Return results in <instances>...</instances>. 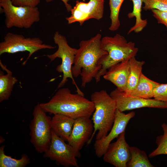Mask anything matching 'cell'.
<instances>
[{"label":"cell","mask_w":167,"mask_h":167,"mask_svg":"<svg viewBox=\"0 0 167 167\" xmlns=\"http://www.w3.org/2000/svg\"><path fill=\"white\" fill-rule=\"evenodd\" d=\"M101 35L97 33L79 44L72 68L74 77H81V86L85 87L91 82L101 69L107 52L101 45Z\"/></svg>","instance_id":"obj_1"},{"label":"cell","mask_w":167,"mask_h":167,"mask_svg":"<svg viewBox=\"0 0 167 167\" xmlns=\"http://www.w3.org/2000/svg\"><path fill=\"white\" fill-rule=\"evenodd\" d=\"M39 104L46 113L62 114L75 120L90 118L95 110L94 104L91 100L79 93H72L66 88H59L48 102Z\"/></svg>","instance_id":"obj_2"},{"label":"cell","mask_w":167,"mask_h":167,"mask_svg":"<svg viewBox=\"0 0 167 167\" xmlns=\"http://www.w3.org/2000/svg\"><path fill=\"white\" fill-rule=\"evenodd\" d=\"M91 100L95 107L92 118L94 130L87 145L90 143L97 131L96 140L107 135L113 125L117 109L114 100L105 90L94 92L91 95Z\"/></svg>","instance_id":"obj_3"},{"label":"cell","mask_w":167,"mask_h":167,"mask_svg":"<svg viewBox=\"0 0 167 167\" xmlns=\"http://www.w3.org/2000/svg\"><path fill=\"white\" fill-rule=\"evenodd\" d=\"M101 45L108 54L102 63L101 69L94 78L96 82L100 81L101 77L111 66L135 57L139 50L134 43L127 41L123 36L118 34L113 36H104L101 39Z\"/></svg>","instance_id":"obj_4"},{"label":"cell","mask_w":167,"mask_h":167,"mask_svg":"<svg viewBox=\"0 0 167 167\" xmlns=\"http://www.w3.org/2000/svg\"><path fill=\"white\" fill-rule=\"evenodd\" d=\"M53 39L55 44L58 46V49L54 53L47 55L46 56L50 62L54 61L57 58L61 59V63L57 66L56 70L58 72L63 73V78L57 89L63 87L68 81V79L70 78L72 80V84L76 87L77 93L84 96V94L75 82L72 72V66L78 49L70 46L66 38L58 31L54 34Z\"/></svg>","instance_id":"obj_5"},{"label":"cell","mask_w":167,"mask_h":167,"mask_svg":"<svg viewBox=\"0 0 167 167\" xmlns=\"http://www.w3.org/2000/svg\"><path fill=\"white\" fill-rule=\"evenodd\" d=\"M0 11L4 14L5 24L8 28L28 29L40 19L37 7L16 6L11 0H0Z\"/></svg>","instance_id":"obj_6"},{"label":"cell","mask_w":167,"mask_h":167,"mask_svg":"<svg viewBox=\"0 0 167 167\" xmlns=\"http://www.w3.org/2000/svg\"><path fill=\"white\" fill-rule=\"evenodd\" d=\"M38 104L33 112V118L30 125V141L38 152L44 153L48 148L51 141V118Z\"/></svg>","instance_id":"obj_7"},{"label":"cell","mask_w":167,"mask_h":167,"mask_svg":"<svg viewBox=\"0 0 167 167\" xmlns=\"http://www.w3.org/2000/svg\"><path fill=\"white\" fill-rule=\"evenodd\" d=\"M55 47L43 43L37 37H26L22 35L8 32L3 41L0 43V55L4 53L14 54L27 51L28 56L23 63L25 65L32 55L36 52L42 49H52Z\"/></svg>","instance_id":"obj_8"},{"label":"cell","mask_w":167,"mask_h":167,"mask_svg":"<svg viewBox=\"0 0 167 167\" xmlns=\"http://www.w3.org/2000/svg\"><path fill=\"white\" fill-rule=\"evenodd\" d=\"M65 141L52 131L50 144L47 150L44 153V156L65 167H77V157L73 149Z\"/></svg>","instance_id":"obj_9"},{"label":"cell","mask_w":167,"mask_h":167,"mask_svg":"<svg viewBox=\"0 0 167 167\" xmlns=\"http://www.w3.org/2000/svg\"><path fill=\"white\" fill-rule=\"evenodd\" d=\"M104 0H90L88 2L76 1L71 15L66 18L69 24L78 22L80 25L90 19L97 20L103 17Z\"/></svg>","instance_id":"obj_10"},{"label":"cell","mask_w":167,"mask_h":167,"mask_svg":"<svg viewBox=\"0 0 167 167\" xmlns=\"http://www.w3.org/2000/svg\"><path fill=\"white\" fill-rule=\"evenodd\" d=\"M135 115V113L134 111L125 114L117 109L114 122L109 132L105 137L96 140L95 142L94 148L97 157H102L111 142L115 138H117L122 133L125 131L129 121Z\"/></svg>","instance_id":"obj_11"},{"label":"cell","mask_w":167,"mask_h":167,"mask_svg":"<svg viewBox=\"0 0 167 167\" xmlns=\"http://www.w3.org/2000/svg\"><path fill=\"white\" fill-rule=\"evenodd\" d=\"M110 95L114 100L117 109L122 112L144 107L167 109V102L158 101L154 98L145 99L125 96L123 92L117 88L111 91Z\"/></svg>","instance_id":"obj_12"},{"label":"cell","mask_w":167,"mask_h":167,"mask_svg":"<svg viewBox=\"0 0 167 167\" xmlns=\"http://www.w3.org/2000/svg\"><path fill=\"white\" fill-rule=\"evenodd\" d=\"M125 131L122 133L115 142L110 143L103 155L104 161L116 167H127L130 160V146L125 137Z\"/></svg>","instance_id":"obj_13"},{"label":"cell","mask_w":167,"mask_h":167,"mask_svg":"<svg viewBox=\"0 0 167 167\" xmlns=\"http://www.w3.org/2000/svg\"><path fill=\"white\" fill-rule=\"evenodd\" d=\"M90 118L82 117L75 120L67 142L73 148L77 157L80 156V150L89 140L93 131V124Z\"/></svg>","instance_id":"obj_14"},{"label":"cell","mask_w":167,"mask_h":167,"mask_svg":"<svg viewBox=\"0 0 167 167\" xmlns=\"http://www.w3.org/2000/svg\"><path fill=\"white\" fill-rule=\"evenodd\" d=\"M129 72V60H125L111 66L103 76L105 79L114 84L119 90L124 92Z\"/></svg>","instance_id":"obj_15"},{"label":"cell","mask_w":167,"mask_h":167,"mask_svg":"<svg viewBox=\"0 0 167 167\" xmlns=\"http://www.w3.org/2000/svg\"><path fill=\"white\" fill-rule=\"evenodd\" d=\"M75 121V119L66 115L54 114L51 120L52 131L65 141L68 142Z\"/></svg>","instance_id":"obj_16"},{"label":"cell","mask_w":167,"mask_h":167,"mask_svg":"<svg viewBox=\"0 0 167 167\" xmlns=\"http://www.w3.org/2000/svg\"><path fill=\"white\" fill-rule=\"evenodd\" d=\"M160 84L150 79L142 73L135 88L127 95L124 96L151 99L153 97L155 88Z\"/></svg>","instance_id":"obj_17"},{"label":"cell","mask_w":167,"mask_h":167,"mask_svg":"<svg viewBox=\"0 0 167 167\" xmlns=\"http://www.w3.org/2000/svg\"><path fill=\"white\" fill-rule=\"evenodd\" d=\"M0 66L7 74L0 72V102L8 99L10 97L15 84L18 82L17 79L13 76L12 72L0 60Z\"/></svg>","instance_id":"obj_18"},{"label":"cell","mask_w":167,"mask_h":167,"mask_svg":"<svg viewBox=\"0 0 167 167\" xmlns=\"http://www.w3.org/2000/svg\"><path fill=\"white\" fill-rule=\"evenodd\" d=\"M129 61L130 72L126 90L123 92L125 96L131 92L137 85L142 73L143 66L145 63L143 61L137 60L135 57L130 58Z\"/></svg>","instance_id":"obj_19"},{"label":"cell","mask_w":167,"mask_h":167,"mask_svg":"<svg viewBox=\"0 0 167 167\" xmlns=\"http://www.w3.org/2000/svg\"><path fill=\"white\" fill-rule=\"evenodd\" d=\"M133 4V10L132 12L128 14L129 19L133 17L135 18V25L129 30L128 34L132 32L138 33L142 31L146 27L148 22L146 19H143L141 17L142 5L143 0H130Z\"/></svg>","instance_id":"obj_20"},{"label":"cell","mask_w":167,"mask_h":167,"mask_svg":"<svg viewBox=\"0 0 167 167\" xmlns=\"http://www.w3.org/2000/svg\"><path fill=\"white\" fill-rule=\"evenodd\" d=\"M131 157L127 167H153L150 162L146 153L139 148L130 146Z\"/></svg>","instance_id":"obj_21"},{"label":"cell","mask_w":167,"mask_h":167,"mask_svg":"<svg viewBox=\"0 0 167 167\" xmlns=\"http://www.w3.org/2000/svg\"><path fill=\"white\" fill-rule=\"evenodd\" d=\"M4 147V146H2L0 148V167H24L30 163L28 156L24 154L22 155L19 159L6 155Z\"/></svg>","instance_id":"obj_22"},{"label":"cell","mask_w":167,"mask_h":167,"mask_svg":"<svg viewBox=\"0 0 167 167\" xmlns=\"http://www.w3.org/2000/svg\"><path fill=\"white\" fill-rule=\"evenodd\" d=\"M124 0H109L110 18L111 23L109 29L112 31L117 30L120 25L119 18L121 5Z\"/></svg>","instance_id":"obj_23"},{"label":"cell","mask_w":167,"mask_h":167,"mask_svg":"<svg viewBox=\"0 0 167 167\" xmlns=\"http://www.w3.org/2000/svg\"><path fill=\"white\" fill-rule=\"evenodd\" d=\"M161 127L163 134L157 137L156 143L157 147L149 154L150 158H153L161 154L167 155V124L163 123Z\"/></svg>","instance_id":"obj_24"},{"label":"cell","mask_w":167,"mask_h":167,"mask_svg":"<svg viewBox=\"0 0 167 167\" xmlns=\"http://www.w3.org/2000/svg\"><path fill=\"white\" fill-rule=\"evenodd\" d=\"M143 3L145 11L156 9L167 12V0H143Z\"/></svg>","instance_id":"obj_25"},{"label":"cell","mask_w":167,"mask_h":167,"mask_svg":"<svg viewBox=\"0 0 167 167\" xmlns=\"http://www.w3.org/2000/svg\"><path fill=\"white\" fill-rule=\"evenodd\" d=\"M153 98L154 99L164 102H167V83L160 84L155 88Z\"/></svg>","instance_id":"obj_26"},{"label":"cell","mask_w":167,"mask_h":167,"mask_svg":"<svg viewBox=\"0 0 167 167\" xmlns=\"http://www.w3.org/2000/svg\"><path fill=\"white\" fill-rule=\"evenodd\" d=\"M153 16L157 20L159 24H164L167 29V12L156 9L151 10Z\"/></svg>","instance_id":"obj_27"},{"label":"cell","mask_w":167,"mask_h":167,"mask_svg":"<svg viewBox=\"0 0 167 167\" xmlns=\"http://www.w3.org/2000/svg\"><path fill=\"white\" fill-rule=\"evenodd\" d=\"M14 5L18 6L35 7L40 3L41 0H11Z\"/></svg>","instance_id":"obj_28"},{"label":"cell","mask_w":167,"mask_h":167,"mask_svg":"<svg viewBox=\"0 0 167 167\" xmlns=\"http://www.w3.org/2000/svg\"><path fill=\"white\" fill-rule=\"evenodd\" d=\"M53 0H45L47 2H49L52 1ZM64 4L67 11L68 12H70L71 9L72 8V6L69 4L68 2L69 0H61ZM84 1L85 0H83Z\"/></svg>","instance_id":"obj_29"}]
</instances>
